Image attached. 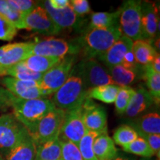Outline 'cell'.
<instances>
[{"label":"cell","mask_w":160,"mask_h":160,"mask_svg":"<svg viewBox=\"0 0 160 160\" xmlns=\"http://www.w3.org/2000/svg\"><path fill=\"white\" fill-rule=\"evenodd\" d=\"M69 5L73 12L79 17L91 12L89 2L87 0H72L70 1Z\"/></svg>","instance_id":"38"},{"label":"cell","mask_w":160,"mask_h":160,"mask_svg":"<svg viewBox=\"0 0 160 160\" xmlns=\"http://www.w3.org/2000/svg\"><path fill=\"white\" fill-rule=\"evenodd\" d=\"M139 137H142L148 144L149 147L153 151L154 156L159 160L160 158V135L157 134H147L140 135Z\"/></svg>","instance_id":"39"},{"label":"cell","mask_w":160,"mask_h":160,"mask_svg":"<svg viewBox=\"0 0 160 160\" xmlns=\"http://www.w3.org/2000/svg\"><path fill=\"white\" fill-rule=\"evenodd\" d=\"M119 88V86L114 84L98 86L88 91V98L99 100L106 104L113 103Z\"/></svg>","instance_id":"25"},{"label":"cell","mask_w":160,"mask_h":160,"mask_svg":"<svg viewBox=\"0 0 160 160\" xmlns=\"http://www.w3.org/2000/svg\"><path fill=\"white\" fill-rule=\"evenodd\" d=\"M12 97L13 95L8 91L0 86V110L11 107Z\"/></svg>","instance_id":"40"},{"label":"cell","mask_w":160,"mask_h":160,"mask_svg":"<svg viewBox=\"0 0 160 160\" xmlns=\"http://www.w3.org/2000/svg\"><path fill=\"white\" fill-rule=\"evenodd\" d=\"M132 51L137 65L142 66L150 65L156 55L159 53L150 41L145 39H139L133 42Z\"/></svg>","instance_id":"22"},{"label":"cell","mask_w":160,"mask_h":160,"mask_svg":"<svg viewBox=\"0 0 160 160\" xmlns=\"http://www.w3.org/2000/svg\"><path fill=\"white\" fill-rule=\"evenodd\" d=\"M60 140L61 160H83L78 146L68 141Z\"/></svg>","instance_id":"35"},{"label":"cell","mask_w":160,"mask_h":160,"mask_svg":"<svg viewBox=\"0 0 160 160\" xmlns=\"http://www.w3.org/2000/svg\"><path fill=\"white\" fill-rule=\"evenodd\" d=\"M4 88L15 97L22 99L48 98L53 95L51 91L42 88L41 83L32 81H22L15 78L6 77L2 79Z\"/></svg>","instance_id":"8"},{"label":"cell","mask_w":160,"mask_h":160,"mask_svg":"<svg viewBox=\"0 0 160 160\" xmlns=\"http://www.w3.org/2000/svg\"><path fill=\"white\" fill-rule=\"evenodd\" d=\"M34 160H61V143L59 139L37 146Z\"/></svg>","instance_id":"27"},{"label":"cell","mask_w":160,"mask_h":160,"mask_svg":"<svg viewBox=\"0 0 160 160\" xmlns=\"http://www.w3.org/2000/svg\"><path fill=\"white\" fill-rule=\"evenodd\" d=\"M134 94L135 89L133 88L130 86L120 87L114 102L116 111L118 113L123 114L125 113Z\"/></svg>","instance_id":"34"},{"label":"cell","mask_w":160,"mask_h":160,"mask_svg":"<svg viewBox=\"0 0 160 160\" xmlns=\"http://www.w3.org/2000/svg\"><path fill=\"white\" fill-rule=\"evenodd\" d=\"M152 68L153 69V71L157 72V73H160V57L159 53H157L154 57V59H153L152 62L150 64Z\"/></svg>","instance_id":"43"},{"label":"cell","mask_w":160,"mask_h":160,"mask_svg":"<svg viewBox=\"0 0 160 160\" xmlns=\"http://www.w3.org/2000/svg\"><path fill=\"white\" fill-rule=\"evenodd\" d=\"M122 65H123L127 69L132 70V71H136V68H137L138 65L137 62H136L132 49L125 55V57L123 58L122 62Z\"/></svg>","instance_id":"41"},{"label":"cell","mask_w":160,"mask_h":160,"mask_svg":"<svg viewBox=\"0 0 160 160\" xmlns=\"http://www.w3.org/2000/svg\"><path fill=\"white\" fill-rule=\"evenodd\" d=\"M83 122L88 131L108 133L107 113L105 108L87 98L82 104Z\"/></svg>","instance_id":"13"},{"label":"cell","mask_w":160,"mask_h":160,"mask_svg":"<svg viewBox=\"0 0 160 160\" xmlns=\"http://www.w3.org/2000/svg\"><path fill=\"white\" fill-rule=\"evenodd\" d=\"M33 42H16L0 47V77L5 76L6 71L17 65L30 55Z\"/></svg>","instance_id":"11"},{"label":"cell","mask_w":160,"mask_h":160,"mask_svg":"<svg viewBox=\"0 0 160 160\" xmlns=\"http://www.w3.org/2000/svg\"><path fill=\"white\" fill-rule=\"evenodd\" d=\"M50 5L52 8L55 10H62L69 6L68 0H49Z\"/></svg>","instance_id":"42"},{"label":"cell","mask_w":160,"mask_h":160,"mask_svg":"<svg viewBox=\"0 0 160 160\" xmlns=\"http://www.w3.org/2000/svg\"><path fill=\"white\" fill-rule=\"evenodd\" d=\"M88 98V91L79 77L71 73L67 81L53 94L52 102L57 108L67 111L82 105Z\"/></svg>","instance_id":"3"},{"label":"cell","mask_w":160,"mask_h":160,"mask_svg":"<svg viewBox=\"0 0 160 160\" xmlns=\"http://www.w3.org/2000/svg\"><path fill=\"white\" fill-rule=\"evenodd\" d=\"M65 114V111L56 108L39 120L31 135L37 147L59 139Z\"/></svg>","instance_id":"6"},{"label":"cell","mask_w":160,"mask_h":160,"mask_svg":"<svg viewBox=\"0 0 160 160\" xmlns=\"http://www.w3.org/2000/svg\"><path fill=\"white\" fill-rule=\"evenodd\" d=\"M17 30L13 23L0 15V40L11 41L17 35Z\"/></svg>","instance_id":"36"},{"label":"cell","mask_w":160,"mask_h":160,"mask_svg":"<svg viewBox=\"0 0 160 160\" xmlns=\"http://www.w3.org/2000/svg\"><path fill=\"white\" fill-rule=\"evenodd\" d=\"M11 107L13 115L27 129L30 135L34 131L40 119L56 108L48 98H38L33 99H22L13 96Z\"/></svg>","instance_id":"1"},{"label":"cell","mask_w":160,"mask_h":160,"mask_svg":"<svg viewBox=\"0 0 160 160\" xmlns=\"http://www.w3.org/2000/svg\"><path fill=\"white\" fill-rule=\"evenodd\" d=\"M122 149L127 153L139 156L142 158H152L154 157V153L149 147L148 144L141 137H138L137 139L131 143L124 146Z\"/></svg>","instance_id":"33"},{"label":"cell","mask_w":160,"mask_h":160,"mask_svg":"<svg viewBox=\"0 0 160 160\" xmlns=\"http://www.w3.org/2000/svg\"><path fill=\"white\" fill-rule=\"evenodd\" d=\"M0 160H4V159H2V157H1V156H0Z\"/></svg>","instance_id":"47"},{"label":"cell","mask_w":160,"mask_h":160,"mask_svg":"<svg viewBox=\"0 0 160 160\" xmlns=\"http://www.w3.org/2000/svg\"><path fill=\"white\" fill-rule=\"evenodd\" d=\"M8 2L13 8L23 15L29 13L38 6L35 2L31 0H8Z\"/></svg>","instance_id":"37"},{"label":"cell","mask_w":160,"mask_h":160,"mask_svg":"<svg viewBox=\"0 0 160 160\" xmlns=\"http://www.w3.org/2000/svg\"><path fill=\"white\" fill-rule=\"evenodd\" d=\"M71 53V46L65 40L48 38L33 42L31 54L63 59Z\"/></svg>","instance_id":"14"},{"label":"cell","mask_w":160,"mask_h":160,"mask_svg":"<svg viewBox=\"0 0 160 160\" xmlns=\"http://www.w3.org/2000/svg\"><path fill=\"white\" fill-rule=\"evenodd\" d=\"M122 35L119 24L106 28H94L85 31L80 39L79 51L84 59L101 57Z\"/></svg>","instance_id":"2"},{"label":"cell","mask_w":160,"mask_h":160,"mask_svg":"<svg viewBox=\"0 0 160 160\" xmlns=\"http://www.w3.org/2000/svg\"><path fill=\"white\" fill-rule=\"evenodd\" d=\"M120 10L112 12H97L91 13L90 22L86 31L94 28H106L118 24L119 19Z\"/></svg>","instance_id":"24"},{"label":"cell","mask_w":160,"mask_h":160,"mask_svg":"<svg viewBox=\"0 0 160 160\" xmlns=\"http://www.w3.org/2000/svg\"><path fill=\"white\" fill-rule=\"evenodd\" d=\"M74 65L75 56L64 57L59 63L44 73L40 82L41 85L53 94L68 79Z\"/></svg>","instance_id":"9"},{"label":"cell","mask_w":160,"mask_h":160,"mask_svg":"<svg viewBox=\"0 0 160 160\" xmlns=\"http://www.w3.org/2000/svg\"><path fill=\"white\" fill-rule=\"evenodd\" d=\"M139 160H155V159H153V157H152V158H142V159Z\"/></svg>","instance_id":"46"},{"label":"cell","mask_w":160,"mask_h":160,"mask_svg":"<svg viewBox=\"0 0 160 160\" xmlns=\"http://www.w3.org/2000/svg\"><path fill=\"white\" fill-rule=\"evenodd\" d=\"M144 79L147 85V90L154 99L155 103L159 104L160 100V73L153 71L151 65L144 66Z\"/></svg>","instance_id":"28"},{"label":"cell","mask_w":160,"mask_h":160,"mask_svg":"<svg viewBox=\"0 0 160 160\" xmlns=\"http://www.w3.org/2000/svg\"><path fill=\"white\" fill-rule=\"evenodd\" d=\"M24 26L28 31H35L47 36L58 34L61 31V29L56 25L47 11L40 5L24 16Z\"/></svg>","instance_id":"12"},{"label":"cell","mask_w":160,"mask_h":160,"mask_svg":"<svg viewBox=\"0 0 160 160\" xmlns=\"http://www.w3.org/2000/svg\"><path fill=\"white\" fill-rule=\"evenodd\" d=\"M157 5L150 2H142L141 19L143 39H153L159 30V19Z\"/></svg>","instance_id":"15"},{"label":"cell","mask_w":160,"mask_h":160,"mask_svg":"<svg viewBox=\"0 0 160 160\" xmlns=\"http://www.w3.org/2000/svg\"><path fill=\"white\" fill-rule=\"evenodd\" d=\"M112 82L119 87L129 86L134 81L137 73L134 71L127 69L123 65H119L108 68Z\"/></svg>","instance_id":"26"},{"label":"cell","mask_w":160,"mask_h":160,"mask_svg":"<svg viewBox=\"0 0 160 160\" xmlns=\"http://www.w3.org/2000/svg\"><path fill=\"white\" fill-rule=\"evenodd\" d=\"M0 15L15 25L17 29H25L24 16L13 8L8 0H0Z\"/></svg>","instance_id":"30"},{"label":"cell","mask_w":160,"mask_h":160,"mask_svg":"<svg viewBox=\"0 0 160 160\" xmlns=\"http://www.w3.org/2000/svg\"><path fill=\"white\" fill-rule=\"evenodd\" d=\"M93 152L97 160H113L118 156L114 142L108 133H101L96 138Z\"/></svg>","instance_id":"20"},{"label":"cell","mask_w":160,"mask_h":160,"mask_svg":"<svg viewBox=\"0 0 160 160\" xmlns=\"http://www.w3.org/2000/svg\"><path fill=\"white\" fill-rule=\"evenodd\" d=\"M153 102H155L154 99L148 91L141 85L135 89V94L132 98L125 113L128 117H135L146 111Z\"/></svg>","instance_id":"19"},{"label":"cell","mask_w":160,"mask_h":160,"mask_svg":"<svg viewBox=\"0 0 160 160\" xmlns=\"http://www.w3.org/2000/svg\"><path fill=\"white\" fill-rule=\"evenodd\" d=\"M141 4V1L128 0L124 2L119 9V27L122 33L133 41L143 39Z\"/></svg>","instance_id":"5"},{"label":"cell","mask_w":160,"mask_h":160,"mask_svg":"<svg viewBox=\"0 0 160 160\" xmlns=\"http://www.w3.org/2000/svg\"><path fill=\"white\" fill-rule=\"evenodd\" d=\"M62 59L44 57L39 55H30L22 62L28 68L36 73H44L59 62Z\"/></svg>","instance_id":"23"},{"label":"cell","mask_w":160,"mask_h":160,"mask_svg":"<svg viewBox=\"0 0 160 160\" xmlns=\"http://www.w3.org/2000/svg\"><path fill=\"white\" fill-rule=\"evenodd\" d=\"M99 134L97 132L87 131L78 143V148L83 160H97L93 152V142Z\"/></svg>","instance_id":"32"},{"label":"cell","mask_w":160,"mask_h":160,"mask_svg":"<svg viewBox=\"0 0 160 160\" xmlns=\"http://www.w3.org/2000/svg\"><path fill=\"white\" fill-rule=\"evenodd\" d=\"M133 43V40L122 35L103 55L99 57V59L105 63L107 68L122 65L125 55L132 49Z\"/></svg>","instance_id":"17"},{"label":"cell","mask_w":160,"mask_h":160,"mask_svg":"<svg viewBox=\"0 0 160 160\" xmlns=\"http://www.w3.org/2000/svg\"><path fill=\"white\" fill-rule=\"evenodd\" d=\"M82 105L65 111V118L59 139L78 145L83 136L87 133L82 119Z\"/></svg>","instance_id":"10"},{"label":"cell","mask_w":160,"mask_h":160,"mask_svg":"<svg viewBox=\"0 0 160 160\" xmlns=\"http://www.w3.org/2000/svg\"><path fill=\"white\" fill-rule=\"evenodd\" d=\"M40 6L47 11L53 22L61 30L81 26V19L73 12L70 5L62 10H55L52 8L49 1H44Z\"/></svg>","instance_id":"16"},{"label":"cell","mask_w":160,"mask_h":160,"mask_svg":"<svg viewBox=\"0 0 160 160\" xmlns=\"http://www.w3.org/2000/svg\"><path fill=\"white\" fill-rule=\"evenodd\" d=\"M72 74L79 77L88 91L98 86L113 84L108 71L95 59H83L76 64Z\"/></svg>","instance_id":"4"},{"label":"cell","mask_w":160,"mask_h":160,"mask_svg":"<svg viewBox=\"0 0 160 160\" xmlns=\"http://www.w3.org/2000/svg\"><path fill=\"white\" fill-rule=\"evenodd\" d=\"M139 135L133 128L124 124L119 125L113 132V139L115 144L124 147L137 139Z\"/></svg>","instance_id":"31"},{"label":"cell","mask_w":160,"mask_h":160,"mask_svg":"<svg viewBox=\"0 0 160 160\" xmlns=\"http://www.w3.org/2000/svg\"><path fill=\"white\" fill-rule=\"evenodd\" d=\"M36 153L37 145L29 134L8 153L7 160H34Z\"/></svg>","instance_id":"21"},{"label":"cell","mask_w":160,"mask_h":160,"mask_svg":"<svg viewBox=\"0 0 160 160\" xmlns=\"http://www.w3.org/2000/svg\"><path fill=\"white\" fill-rule=\"evenodd\" d=\"M113 160H134V159L133 158L126 157V156H117V157L115 158Z\"/></svg>","instance_id":"44"},{"label":"cell","mask_w":160,"mask_h":160,"mask_svg":"<svg viewBox=\"0 0 160 160\" xmlns=\"http://www.w3.org/2000/svg\"><path fill=\"white\" fill-rule=\"evenodd\" d=\"M28 135L13 113L0 116V150L8 153Z\"/></svg>","instance_id":"7"},{"label":"cell","mask_w":160,"mask_h":160,"mask_svg":"<svg viewBox=\"0 0 160 160\" xmlns=\"http://www.w3.org/2000/svg\"><path fill=\"white\" fill-rule=\"evenodd\" d=\"M5 76L15 78L22 81H32L40 82L43 74L31 71L22 62L8 70Z\"/></svg>","instance_id":"29"},{"label":"cell","mask_w":160,"mask_h":160,"mask_svg":"<svg viewBox=\"0 0 160 160\" xmlns=\"http://www.w3.org/2000/svg\"><path fill=\"white\" fill-rule=\"evenodd\" d=\"M155 45H156V47H157V48L158 50V52H159V38H158L157 41L155 42Z\"/></svg>","instance_id":"45"},{"label":"cell","mask_w":160,"mask_h":160,"mask_svg":"<svg viewBox=\"0 0 160 160\" xmlns=\"http://www.w3.org/2000/svg\"><path fill=\"white\" fill-rule=\"evenodd\" d=\"M127 125L137 131L138 135H160V117L157 113H151L127 121Z\"/></svg>","instance_id":"18"}]
</instances>
